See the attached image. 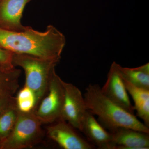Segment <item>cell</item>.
<instances>
[{"label": "cell", "mask_w": 149, "mask_h": 149, "mask_svg": "<svg viewBox=\"0 0 149 149\" xmlns=\"http://www.w3.org/2000/svg\"><path fill=\"white\" fill-rule=\"evenodd\" d=\"M65 44V36L52 25L45 32L26 27L21 31L0 28V48L58 63Z\"/></svg>", "instance_id": "1"}, {"label": "cell", "mask_w": 149, "mask_h": 149, "mask_svg": "<svg viewBox=\"0 0 149 149\" xmlns=\"http://www.w3.org/2000/svg\"><path fill=\"white\" fill-rule=\"evenodd\" d=\"M83 96L87 110L97 116L99 122L109 131L124 127L149 134L148 127L140 121L134 114L108 98L99 85H88Z\"/></svg>", "instance_id": "2"}, {"label": "cell", "mask_w": 149, "mask_h": 149, "mask_svg": "<svg viewBox=\"0 0 149 149\" xmlns=\"http://www.w3.org/2000/svg\"><path fill=\"white\" fill-rule=\"evenodd\" d=\"M12 62L14 66L20 67L24 70V86L31 89L35 94L37 107L47 93L51 77L55 71V68L58 63L29 55L14 53Z\"/></svg>", "instance_id": "3"}, {"label": "cell", "mask_w": 149, "mask_h": 149, "mask_svg": "<svg viewBox=\"0 0 149 149\" xmlns=\"http://www.w3.org/2000/svg\"><path fill=\"white\" fill-rule=\"evenodd\" d=\"M42 124L35 114L19 111L16 123L8 137L1 143L0 149H22L31 148L44 138Z\"/></svg>", "instance_id": "4"}, {"label": "cell", "mask_w": 149, "mask_h": 149, "mask_svg": "<svg viewBox=\"0 0 149 149\" xmlns=\"http://www.w3.org/2000/svg\"><path fill=\"white\" fill-rule=\"evenodd\" d=\"M62 80L54 71L46 95L35 110V113L42 123H52L62 119L64 101Z\"/></svg>", "instance_id": "5"}, {"label": "cell", "mask_w": 149, "mask_h": 149, "mask_svg": "<svg viewBox=\"0 0 149 149\" xmlns=\"http://www.w3.org/2000/svg\"><path fill=\"white\" fill-rule=\"evenodd\" d=\"M64 90V101L62 119L80 130L87 108L84 96L79 88L62 80Z\"/></svg>", "instance_id": "6"}, {"label": "cell", "mask_w": 149, "mask_h": 149, "mask_svg": "<svg viewBox=\"0 0 149 149\" xmlns=\"http://www.w3.org/2000/svg\"><path fill=\"white\" fill-rule=\"evenodd\" d=\"M47 128L49 138L64 149H93L95 147L65 121L60 120Z\"/></svg>", "instance_id": "7"}, {"label": "cell", "mask_w": 149, "mask_h": 149, "mask_svg": "<svg viewBox=\"0 0 149 149\" xmlns=\"http://www.w3.org/2000/svg\"><path fill=\"white\" fill-rule=\"evenodd\" d=\"M118 65L115 62L112 63L106 82L102 88H101L102 92L115 103L134 114V107L130 102Z\"/></svg>", "instance_id": "8"}, {"label": "cell", "mask_w": 149, "mask_h": 149, "mask_svg": "<svg viewBox=\"0 0 149 149\" xmlns=\"http://www.w3.org/2000/svg\"><path fill=\"white\" fill-rule=\"evenodd\" d=\"M80 131L95 147L100 149H114L111 133L106 130L89 111L87 110L84 116Z\"/></svg>", "instance_id": "9"}, {"label": "cell", "mask_w": 149, "mask_h": 149, "mask_svg": "<svg viewBox=\"0 0 149 149\" xmlns=\"http://www.w3.org/2000/svg\"><path fill=\"white\" fill-rule=\"evenodd\" d=\"M30 0H0V28L21 31L26 27L21 23L24 7Z\"/></svg>", "instance_id": "10"}, {"label": "cell", "mask_w": 149, "mask_h": 149, "mask_svg": "<svg viewBox=\"0 0 149 149\" xmlns=\"http://www.w3.org/2000/svg\"><path fill=\"white\" fill-rule=\"evenodd\" d=\"M114 149H148L149 133L119 127L109 131Z\"/></svg>", "instance_id": "11"}, {"label": "cell", "mask_w": 149, "mask_h": 149, "mask_svg": "<svg viewBox=\"0 0 149 149\" xmlns=\"http://www.w3.org/2000/svg\"><path fill=\"white\" fill-rule=\"evenodd\" d=\"M118 69L123 78L137 87L149 90V63L134 68L123 67Z\"/></svg>", "instance_id": "12"}, {"label": "cell", "mask_w": 149, "mask_h": 149, "mask_svg": "<svg viewBox=\"0 0 149 149\" xmlns=\"http://www.w3.org/2000/svg\"><path fill=\"white\" fill-rule=\"evenodd\" d=\"M19 111L15 100L0 114V141L5 140L16 123Z\"/></svg>", "instance_id": "13"}, {"label": "cell", "mask_w": 149, "mask_h": 149, "mask_svg": "<svg viewBox=\"0 0 149 149\" xmlns=\"http://www.w3.org/2000/svg\"><path fill=\"white\" fill-rule=\"evenodd\" d=\"M21 72L20 70L15 68L8 70L0 66V94L6 91H17Z\"/></svg>", "instance_id": "14"}, {"label": "cell", "mask_w": 149, "mask_h": 149, "mask_svg": "<svg viewBox=\"0 0 149 149\" xmlns=\"http://www.w3.org/2000/svg\"><path fill=\"white\" fill-rule=\"evenodd\" d=\"M17 107L19 111L26 113L35 110L36 98L33 91L24 86L18 92L15 97Z\"/></svg>", "instance_id": "15"}, {"label": "cell", "mask_w": 149, "mask_h": 149, "mask_svg": "<svg viewBox=\"0 0 149 149\" xmlns=\"http://www.w3.org/2000/svg\"><path fill=\"white\" fill-rule=\"evenodd\" d=\"M122 78L127 92L131 95L134 104L149 100V90L137 87Z\"/></svg>", "instance_id": "16"}, {"label": "cell", "mask_w": 149, "mask_h": 149, "mask_svg": "<svg viewBox=\"0 0 149 149\" xmlns=\"http://www.w3.org/2000/svg\"><path fill=\"white\" fill-rule=\"evenodd\" d=\"M134 111L137 115L142 119L144 124L149 128V100L134 104Z\"/></svg>", "instance_id": "17"}, {"label": "cell", "mask_w": 149, "mask_h": 149, "mask_svg": "<svg viewBox=\"0 0 149 149\" xmlns=\"http://www.w3.org/2000/svg\"><path fill=\"white\" fill-rule=\"evenodd\" d=\"M13 54L11 51L0 48V66L8 70L15 68L13 64Z\"/></svg>", "instance_id": "18"}, {"label": "cell", "mask_w": 149, "mask_h": 149, "mask_svg": "<svg viewBox=\"0 0 149 149\" xmlns=\"http://www.w3.org/2000/svg\"><path fill=\"white\" fill-rule=\"evenodd\" d=\"M15 92L8 91L0 94V114L15 100L13 97Z\"/></svg>", "instance_id": "19"}, {"label": "cell", "mask_w": 149, "mask_h": 149, "mask_svg": "<svg viewBox=\"0 0 149 149\" xmlns=\"http://www.w3.org/2000/svg\"><path fill=\"white\" fill-rule=\"evenodd\" d=\"M0 147H1V141H0Z\"/></svg>", "instance_id": "20"}]
</instances>
